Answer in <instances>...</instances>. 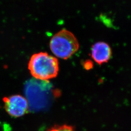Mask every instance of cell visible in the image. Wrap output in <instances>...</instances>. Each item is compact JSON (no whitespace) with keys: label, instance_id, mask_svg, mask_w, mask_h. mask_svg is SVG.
I'll return each mask as SVG.
<instances>
[{"label":"cell","instance_id":"obj_1","mask_svg":"<svg viewBox=\"0 0 131 131\" xmlns=\"http://www.w3.org/2000/svg\"><path fill=\"white\" fill-rule=\"evenodd\" d=\"M25 94L28 106L33 111L47 107L51 103L53 95L52 85L48 81L30 80L25 85Z\"/></svg>","mask_w":131,"mask_h":131},{"label":"cell","instance_id":"obj_6","mask_svg":"<svg viewBox=\"0 0 131 131\" xmlns=\"http://www.w3.org/2000/svg\"><path fill=\"white\" fill-rule=\"evenodd\" d=\"M48 131H75L73 127L68 125L53 127Z\"/></svg>","mask_w":131,"mask_h":131},{"label":"cell","instance_id":"obj_3","mask_svg":"<svg viewBox=\"0 0 131 131\" xmlns=\"http://www.w3.org/2000/svg\"><path fill=\"white\" fill-rule=\"evenodd\" d=\"M50 47L56 56L67 59L78 50L79 44L72 33L63 29L52 37L50 43Z\"/></svg>","mask_w":131,"mask_h":131},{"label":"cell","instance_id":"obj_4","mask_svg":"<svg viewBox=\"0 0 131 131\" xmlns=\"http://www.w3.org/2000/svg\"><path fill=\"white\" fill-rule=\"evenodd\" d=\"M5 109L7 113L14 117H20L28 111V102L24 97L17 95L3 99Z\"/></svg>","mask_w":131,"mask_h":131},{"label":"cell","instance_id":"obj_2","mask_svg":"<svg viewBox=\"0 0 131 131\" xmlns=\"http://www.w3.org/2000/svg\"><path fill=\"white\" fill-rule=\"evenodd\" d=\"M28 68L35 79L48 81L57 76L59 71V63L56 57L47 52H40L31 57Z\"/></svg>","mask_w":131,"mask_h":131},{"label":"cell","instance_id":"obj_5","mask_svg":"<svg viewBox=\"0 0 131 131\" xmlns=\"http://www.w3.org/2000/svg\"><path fill=\"white\" fill-rule=\"evenodd\" d=\"M92 57L99 65L106 63L110 59L112 54L111 48L103 42L96 43L92 47Z\"/></svg>","mask_w":131,"mask_h":131}]
</instances>
